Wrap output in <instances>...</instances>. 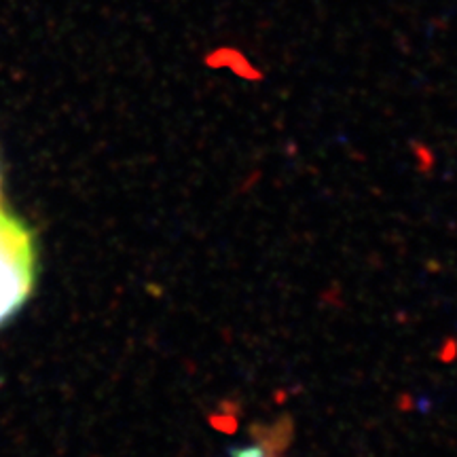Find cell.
Instances as JSON below:
<instances>
[{"mask_svg":"<svg viewBox=\"0 0 457 457\" xmlns=\"http://www.w3.org/2000/svg\"><path fill=\"white\" fill-rule=\"evenodd\" d=\"M37 276L32 231L0 205V324L21 310Z\"/></svg>","mask_w":457,"mask_h":457,"instance_id":"cell-1","label":"cell"},{"mask_svg":"<svg viewBox=\"0 0 457 457\" xmlns=\"http://www.w3.org/2000/svg\"><path fill=\"white\" fill-rule=\"evenodd\" d=\"M228 455L231 457H267L265 449L259 447V445H250V447H231L228 449Z\"/></svg>","mask_w":457,"mask_h":457,"instance_id":"cell-2","label":"cell"}]
</instances>
